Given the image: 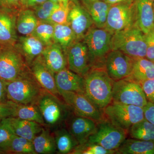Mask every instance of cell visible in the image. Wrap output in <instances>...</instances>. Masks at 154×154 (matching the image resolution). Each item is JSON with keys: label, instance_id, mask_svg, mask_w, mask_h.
Segmentation results:
<instances>
[{"label": "cell", "instance_id": "cell-1", "mask_svg": "<svg viewBox=\"0 0 154 154\" xmlns=\"http://www.w3.org/2000/svg\"><path fill=\"white\" fill-rule=\"evenodd\" d=\"M85 95L96 107L102 110L112 102L114 81L105 69L94 67L84 77Z\"/></svg>", "mask_w": 154, "mask_h": 154}, {"label": "cell", "instance_id": "cell-2", "mask_svg": "<svg viewBox=\"0 0 154 154\" xmlns=\"http://www.w3.org/2000/svg\"><path fill=\"white\" fill-rule=\"evenodd\" d=\"M111 50H119L135 59L146 57V44L144 34L136 25L113 33Z\"/></svg>", "mask_w": 154, "mask_h": 154}, {"label": "cell", "instance_id": "cell-3", "mask_svg": "<svg viewBox=\"0 0 154 154\" xmlns=\"http://www.w3.org/2000/svg\"><path fill=\"white\" fill-rule=\"evenodd\" d=\"M43 89L34 77L31 78L26 73L7 83V98L17 104H36Z\"/></svg>", "mask_w": 154, "mask_h": 154}, {"label": "cell", "instance_id": "cell-4", "mask_svg": "<svg viewBox=\"0 0 154 154\" xmlns=\"http://www.w3.org/2000/svg\"><path fill=\"white\" fill-rule=\"evenodd\" d=\"M102 111L108 121L126 131L145 119L143 107L135 105L112 102Z\"/></svg>", "mask_w": 154, "mask_h": 154}, {"label": "cell", "instance_id": "cell-5", "mask_svg": "<svg viewBox=\"0 0 154 154\" xmlns=\"http://www.w3.org/2000/svg\"><path fill=\"white\" fill-rule=\"evenodd\" d=\"M113 34L105 28L94 25L86 33L82 40L88 47L94 67H99V63H104L105 57L111 49Z\"/></svg>", "mask_w": 154, "mask_h": 154}, {"label": "cell", "instance_id": "cell-6", "mask_svg": "<svg viewBox=\"0 0 154 154\" xmlns=\"http://www.w3.org/2000/svg\"><path fill=\"white\" fill-rule=\"evenodd\" d=\"M112 102L143 108L148 103L140 84L130 77L114 81Z\"/></svg>", "mask_w": 154, "mask_h": 154}, {"label": "cell", "instance_id": "cell-7", "mask_svg": "<svg viewBox=\"0 0 154 154\" xmlns=\"http://www.w3.org/2000/svg\"><path fill=\"white\" fill-rule=\"evenodd\" d=\"M36 104L39 108L45 124L54 126L68 117L69 107L54 95L43 89Z\"/></svg>", "mask_w": 154, "mask_h": 154}, {"label": "cell", "instance_id": "cell-8", "mask_svg": "<svg viewBox=\"0 0 154 154\" xmlns=\"http://www.w3.org/2000/svg\"><path fill=\"white\" fill-rule=\"evenodd\" d=\"M126 132L107 119H103L98 122L96 131L87 142L97 144L107 150L116 151L126 138Z\"/></svg>", "mask_w": 154, "mask_h": 154}, {"label": "cell", "instance_id": "cell-9", "mask_svg": "<svg viewBox=\"0 0 154 154\" xmlns=\"http://www.w3.org/2000/svg\"><path fill=\"white\" fill-rule=\"evenodd\" d=\"M22 55L15 46L0 47V79L9 82L27 73Z\"/></svg>", "mask_w": 154, "mask_h": 154}, {"label": "cell", "instance_id": "cell-10", "mask_svg": "<svg viewBox=\"0 0 154 154\" xmlns=\"http://www.w3.org/2000/svg\"><path fill=\"white\" fill-rule=\"evenodd\" d=\"M136 25V7L134 2L119 3L110 7L105 29L113 33Z\"/></svg>", "mask_w": 154, "mask_h": 154}, {"label": "cell", "instance_id": "cell-11", "mask_svg": "<svg viewBox=\"0 0 154 154\" xmlns=\"http://www.w3.org/2000/svg\"><path fill=\"white\" fill-rule=\"evenodd\" d=\"M76 115L92 119L97 122L104 119L102 110L96 107L84 94L63 91L59 93Z\"/></svg>", "mask_w": 154, "mask_h": 154}, {"label": "cell", "instance_id": "cell-12", "mask_svg": "<svg viewBox=\"0 0 154 154\" xmlns=\"http://www.w3.org/2000/svg\"><path fill=\"white\" fill-rule=\"evenodd\" d=\"M134 59L119 50H111L105 57L104 65L108 75L114 81L129 77Z\"/></svg>", "mask_w": 154, "mask_h": 154}, {"label": "cell", "instance_id": "cell-13", "mask_svg": "<svg viewBox=\"0 0 154 154\" xmlns=\"http://www.w3.org/2000/svg\"><path fill=\"white\" fill-rule=\"evenodd\" d=\"M66 56L68 69L83 77L94 67L88 47L82 40L72 45Z\"/></svg>", "mask_w": 154, "mask_h": 154}, {"label": "cell", "instance_id": "cell-14", "mask_svg": "<svg viewBox=\"0 0 154 154\" xmlns=\"http://www.w3.org/2000/svg\"><path fill=\"white\" fill-rule=\"evenodd\" d=\"M68 23L73 31L77 41L82 40L89 29L94 26L93 20L85 7L70 3Z\"/></svg>", "mask_w": 154, "mask_h": 154}, {"label": "cell", "instance_id": "cell-15", "mask_svg": "<svg viewBox=\"0 0 154 154\" xmlns=\"http://www.w3.org/2000/svg\"><path fill=\"white\" fill-rule=\"evenodd\" d=\"M30 64L33 76L42 88L55 96L60 95L56 85L55 74L46 65L41 54Z\"/></svg>", "mask_w": 154, "mask_h": 154}, {"label": "cell", "instance_id": "cell-16", "mask_svg": "<svg viewBox=\"0 0 154 154\" xmlns=\"http://www.w3.org/2000/svg\"><path fill=\"white\" fill-rule=\"evenodd\" d=\"M54 77L59 94L63 91H68L85 95L84 77L66 68L55 73Z\"/></svg>", "mask_w": 154, "mask_h": 154}, {"label": "cell", "instance_id": "cell-17", "mask_svg": "<svg viewBox=\"0 0 154 154\" xmlns=\"http://www.w3.org/2000/svg\"><path fill=\"white\" fill-rule=\"evenodd\" d=\"M14 12L0 10V47L15 46L17 42Z\"/></svg>", "mask_w": 154, "mask_h": 154}, {"label": "cell", "instance_id": "cell-18", "mask_svg": "<svg viewBox=\"0 0 154 154\" xmlns=\"http://www.w3.org/2000/svg\"><path fill=\"white\" fill-rule=\"evenodd\" d=\"M2 122L7 125L14 134L31 141L43 129L41 125L37 122L17 117H8Z\"/></svg>", "mask_w": 154, "mask_h": 154}, {"label": "cell", "instance_id": "cell-19", "mask_svg": "<svg viewBox=\"0 0 154 154\" xmlns=\"http://www.w3.org/2000/svg\"><path fill=\"white\" fill-rule=\"evenodd\" d=\"M136 25L144 34L154 30L153 2L149 0H134Z\"/></svg>", "mask_w": 154, "mask_h": 154}, {"label": "cell", "instance_id": "cell-20", "mask_svg": "<svg viewBox=\"0 0 154 154\" xmlns=\"http://www.w3.org/2000/svg\"><path fill=\"white\" fill-rule=\"evenodd\" d=\"M98 122L88 117L76 116L69 124V132L79 144L85 143L96 131Z\"/></svg>", "mask_w": 154, "mask_h": 154}, {"label": "cell", "instance_id": "cell-21", "mask_svg": "<svg viewBox=\"0 0 154 154\" xmlns=\"http://www.w3.org/2000/svg\"><path fill=\"white\" fill-rule=\"evenodd\" d=\"M41 55L46 65L54 74L66 68V56L57 43L54 42L45 46Z\"/></svg>", "mask_w": 154, "mask_h": 154}, {"label": "cell", "instance_id": "cell-22", "mask_svg": "<svg viewBox=\"0 0 154 154\" xmlns=\"http://www.w3.org/2000/svg\"><path fill=\"white\" fill-rule=\"evenodd\" d=\"M15 46L29 64L41 55L45 47L39 39L32 34L19 37Z\"/></svg>", "mask_w": 154, "mask_h": 154}, {"label": "cell", "instance_id": "cell-23", "mask_svg": "<svg viewBox=\"0 0 154 154\" xmlns=\"http://www.w3.org/2000/svg\"><path fill=\"white\" fill-rule=\"evenodd\" d=\"M117 154H154V142L125 139L116 150Z\"/></svg>", "mask_w": 154, "mask_h": 154}, {"label": "cell", "instance_id": "cell-24", "mask_svg": "<svg viewBox=\"0 0 154 154\" xmlns=\"http://www.w3.org/2000/svg\"><path fill=\"white\" fill-rule=\"evenodd\" d=\"M84 6L90 14L94 26L98 28H105L111 5L103 0H99Z\"/></svg>", "mask_w": 154, "mask_h": 154}, {"label": "cell", "instance_id": "cell-25", "mask_svg": "<svg viewBox=\"0 0 154 154\" xmlns=\"http://www.w3.org/2000/svg\"><path fill=\"white\" fill-rule=\"evenodd\" d=\"M140 84L154 79V62L146 57L134 59L131 75L129 76Z\"/></svg>", "mask_w": 154, "mask_h": 154}, {"label": "cell", "instance_id": "cell-26", "mask_svg": "<svg viewBox=\"0 0 154 154\" xmlns=\"http://www.w3.org/2000/svg\"><path fill=\"white\" fill-rule=\"evenodd\" d=\"M32 142L36 154H53L57 150L55 138L48 129L43 128Z\"/></svg>", "mask_w": 154, "mask_h": 154}, {"label": "cell", "instance_id": "cell-27", "mask_svg": "<svg viewBox=\"0 0 154 154\" xmlns=\"http://www.w3.org/2000/svg\"><path fill=\"white\" fill-rule=\"evenodd\" d=\"M38 20L34 11L30 9L20 11L17 17L16 27L17 31L24 36L32 34L36 28Z\"/></svg>", "mask_w": 154, "mask_h": 154}, {"label": "cell", "instance_id": "cell-28", "mask_svg": "<svg viewBox=\"0 0 154 154\" xmlns=\"http://www.w3.org/2000/svg\"><path fill=\"white\" fill-rule=\"evenodd\" d=\"M54 25V42L60 45L66 55L69 48L77 41L76 37L69 25Z\"/></svg>", "mask_w": 154, "mask_h": 154}, {"label": "cell", "instance_id": "cell-29", "mask_svg": "<svg viewBox=\"0 0 154 154\" xmlns=\"http://www.w3.org/2000/svg\"><path fill=\"white\" fill-rule=\"evenodd\" d=\"M13 117L35 122L42 125L45 124L40 110L36 104H16Z\"/></svg>", "mask_w": 154, "mask_h": 154}, {"label": "cell", "instance_id": "cell-30", "mask_svg": "<svg viewBox=\"0 0 154 154\" xmlns=\"http://www.w3.org/2000/svg\"><path fill=\"white\" fill-rule=\"evenodd\" d=\"M128 132L132 138L154 142V125L145 118L131 127Z\"/></svg>", "mask_w": 154, "mask_h": 154}, {"label": "cell", "instance_id": "cell-31", "mask_svg": "<svg viewBox=\"0 0 154 154\" xmlns=\"http://www.w3.org/2000/svg\"><path fill=\"white\" fill-rule=\"evenodd\" d=\"M54 137L57 150L60 154L70 153L79 144L70 132L65 129L56 131Z\"/></svg>", "mask_w": 154, "mask_h": 154}, {"label": "cell", "instance_id": "cell-32", "mask_svg": "<svg viewBox=\"0 0 154 154\" xmlns=\"http://www.w3.org/2000/svg\"><path fill=\"white\" fill-rule=\"evenodd\" d=\"M36 154L32 141L14 134L11 139L5 153Z\"/></svg>", "mask_w": 154, "mask_h": 154}, {"label": "cell", "instance_id": "cell-33", "mask_svg": "<svg viewBox=\"0 0 154 154\" xmlns=\"http://www.w3.org/2000/svg\"><path fill=\"white\" fill-rule=\"evenodd\" d=\"M54 24L47 22L38 21L37 26L32 35L39 39L45 47L54 43Z\"/></svg>", "mask_w": 154, "mask_h": 154}, {"label": "cell", "instance_id": "cell-34", "mask_svg": "<svg viewBox=\"0 0 154 154\" xmlns=\"http://www.w3.org/2000/svg\"><path fill=\"white\" fill-rule=\"evenodd\" d=\"M60 4L51 0H47L44 2L33 7V11L38 21L47 22L53 12L60 7Z\"/></svg>", "mask_w": 154, "mask_h": 154}, {"label": "cell", "instance_id": "cell-35", "mask_svg": "<svg viewBox=\"0 0 154 154\" xmlns=\"http://www.w3.org/2000/svg\"><path fill=\"white\" fill-rule=\"evenodd\" d=\"M71 154H116V151L107 150L97 144L86 142L85 143L78 145Z\"/></svg>", "mask_w": 154, "mask_h": 154}, {"label": "cell", "instance_id": "cell-36", "mask_svg": "<svg viewBox=\"0 0 154 154\" xmlns=\"http://www.w3.org/2000/svg\"><path fill=\"white\" fill-rule=\"evenodd\" d=\"M69 11V5L65 6L60 4V7L53 12L47 22L53 24L68 25V17Z\"/></svg>", "mask_w": 154, "mask_h": 154}, {"label": "cell", "instance_id": "cell-37", "mask_svg": "<svg viewBox=\"0 0 154 154\" xmlns=\"http://www.w3.org/2000/svg\"><path fill=\"white\" fill-rule=\"evenodd\" d=\"M14 135L7 125L2 122L0 123V154L5 153L6 149Z\"/></svg>", "mask_w": 154, "mask_h": 154}, {"label": "cell", "instance_id": "cell-38", "mask_svg": "<svg viewBox=\"0 0 154 154\" xmlns=\"http://www.w3.org/2000/svg\"><path fill=\"white\" fill-rule=\"evenodd\" d=\"M16 106V103L10 101L0 102V123L5 119L14 116Z\"/></svg>", "mask_w": 154, "mask_h": 154}, {"label": "cell", "instance_id": "cell-39", "mask_svg": "<svg viewBox=\"0 0 154 154\" xmlns=\"http://www.w3.org/2000/svg\"><path fill=\"white\" fill-rule=\"evenodd\" d=\"M146 44V58L154 62V30L145 34Z\"/></svg>", "mask_w": 154, "mask_h": 154}, {"label": "cell", "instance_id": "cell-40", "mask_svg": "<svg viewBox=\"0 0 154 154\" xmlns=\"http://www.w3.org/2000/svg\"><path fill=\"white\" fill-rule=\"evenodd\" d=\"M148 102L154 104V79L140 83Z\"/></svg>", "mask_w": 154, "mask_h": 154}, {"label": "cell", "instance_id": "cell-41", "mask_svg": "<svg viewBox=\"0 0 154 154\" xmlns=\"http://www.w3.org/2000/svg\"><path fill=\"white\" fill-rule=\"evenodd\" d=\"M22 6V0H0V10L17 12Z\"/></svg>", "mask_w": 154, "mask_h": 154}, {"label": "cell", "instance_id": "cell-42", "mask_svg": "<svg viewBox=\"0 0 154 154\" xmlns=\"http://www.w3.org/2000/svg\"><path fill=\"white\" fill-rule=\"evenodd\" d=\"M143 110L145 118L154 125V104L148 102Z\"/></svg>", "mask_w": 154, "mask_h": 154}, {"label": "cell", "instance_id": "cell-43", "mask_svg": "<svg viewBox=\"0 0 154 154\" xmlns=\"http://www.w3.org/2000/svg\"><path fill=\"white\" fill-rule=\"evenodd\" d=\"M7 82L0 79V102L8 101L7 95Z\"/></svg>", "mask_w": 154, "mask_h": 154}, {"label": "cell", "instance_id": "cell-44", "mask_svg": "<svg viewBox=\"0 0 154 154\" xmlns=\"http://www.w3.org/2000/svg\"><path fill=\"white\" fill-rule=\"evenodd\" d=\"M47 0H22V5L26 7H34L44 2Z\"/></svg>", "mask_w": 154, "mask_h": 154}, {"label": "cell", "instance_id": "cell-45", "mask_svg": "<svg viewBox=\"0 0 154 154\" xmlns=\"http://www.w3.org/2000/svg\"><path fill=\"white\" fill-rule=\"evenodd\" d=\"M103 1L112 5L119 4V3H131L134 2V0H103Z\"/></svg>", "mask_w": 154, "mask_h": 154}, {"label": "cell", "instance_id": "cell-46", "mask_svg": "<svg viewBox=\"0 0 154 154\" xmlns=\"http://www.w3.org/2000/svg\"><path fill=\"white\" fill-rule=\"evenodd\" d=\"M60 4H62L65 6H68L69 3V0H51Z\"/></svg>", "mask_w": 154, "mask_h": 154}, {"label": "cell", "instance_id": "cell-47", "mask_svg": "<svg viewBox=\"0 0 154 154\" xmlns=\"http://www.w3.org/2000/svg\"><path fill=\"white\" fill-rule=\"evenodd\" d=\"M80 1L83 3L84 5H86L96 1H99V0H80Z\"/></svg>", "mask_w": 154, "mask_h": 154}, {"label": "cell", "instance_id": "cell-48", "mask_svg": "<svg viewBox=\"0 0 154 154\" xmlns=\"http://www.w3.org/2000/svg\"><path fill=\"white\" fill-rule=\"evenodd\" d=\"M149 1H150V2H154V0H149Z\"/></svg>", "mask_w": 154, "mask_h": 154}, {"label": "cell", "instance_id": "cell-49", "mask_svg": "<svg viewBox=\"0 0 154 154\" xmlns=\"http://www.w3.org/2000/svg\"><path fill=\"white\" fill-rule=\"evenodd\" d=\"M153 8H154V2H153Z\"/></svg>", "mask_w": 154, "mask_h": 154}]
</instances>
